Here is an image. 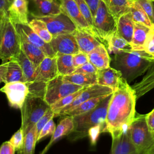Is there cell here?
<instances>
[{"label":"cell","instance_id":"obj_37","mask_svg":"<svg viewBox=\"0 0 154 154\" xmlns=\"http://www.w3.org/2000/svg\"><path fill=\"white\" fill-rule=\"evenodd\" d=\"M83 88H82L79 90H78L72 94H70L69 95H67V96L64 97L63 98L61 99L60 100H59L58 101H57V102L54 103L53 105H51V109L54 112V117H57L58 116L60 111L63 108H64V107H66L67 105H69V104H70L75 100V99L77 97V96L81 93V91H82Z\"/></svg>","mask_w":154,"mask_h":154},{"label":"cell","instance_id":"obj_41","mask_svg":"<svg viewBox=\"0 0 154 154\" xmlns=\"http://www.w3.org/2000/svg\"><path fill=\"white\" fill-rule=\"evenodd\" d=\"M56 128V125L53 120V119H51L42 128L40 133L39 134L37 138V142L42 138L50 136L54 134Z\"/></svg>","mask_w":154,"mask_h":154},{"label":"cell","instance_id":"obj_51","mask_svg":"<svg viewBox=\"0 0 154 154\" xmlns=\"http://www.w3.org/2000/svg\"><path fill=\"white\" fill-rule=\"evenodd\" d=\"M5 16H6L4 13H3L2 12L0 11V24H1V22H2V19H4V17Z\"/></svg>","mask_w":154,"mask_h":154},{"label":"cell","instance_id":"obj_8","mask_svg":"<svg viewBox=\"0 0 154 154\" xmlns=\"http://www.w3.org/2000/svg\"><path fill=\"white\" fill-rule=\"evenodd\" d=\"M83 87H84L66 81L63 79V76L58 75L47 82L44 100L51 106L64 97L78 91Z\"/></svg>","mask_w":154,"mask_h":154},{"label":"cell","instance_id":"obj_55","mask_svg":"<svg viewBox=\"0 0 154 154\" xmlns=\"http://www.w3.org/2000/svg\"><path fill=\"white\" fill-rule=\"evenodd\" d=\"M152 1H154V0H152Z\"/></svg>","mask_w":154,"mask_h":154},{"label":"cell","instance_id":"obj_5","mask_svg":"<svg viewBox=\"0 0 154 154\" xmlns=\"http://www.w3.org/2000/svg\"><path fill=\"white\" fill-rule=\"evenodd\" d=\"M51 108L43 98L27 96L21 111V127L25 135L37 123L44 114Z\"/></svg>","mask_w":154,"mask_h":154},{"label":"cell","instance_id":"obj_18","mask_svg":"<svg viewBox=\"0 0 154 154\" xmlns=\"http://www.w3.org/2000/svg\"><path fill=\"white\" fill-rule=\"evenodd\" d=\"M97 77V84L109 87L114 91L125 81L120 72L110 66L98 69Z\"/></svg>","mask_w":154,"mask_h":154},{"label":"cell","instance_id":"obj_22","mask_svg":"<svg viewBox=\"0 0 154 154\" xmlns=\"http://www.w3.org/2000/svg\"><path fill=\"white\" fill-rule=\"evenodd\" d=\"M63 117L56 126L55 130L52 135L49 143L46 146L41 154H45L51 145L57 140L64 136H67L73 131L74 129V124L72 117L68 116H64Z\"/></svg>","mask_w":154,"mask_h":154},{"label":"cell","instance_id":"obj_29","mask_svg":"<svg viewBox=\"0 0 154 154\" xmlns=\"http://www.w3.org/2000/svg\"><path fill=\"white\" fill-rule=\"evenodd\" d=\"M134 23V32L130 45L132 51H144V44L150 29L140 23Z\"/></svg>","mask_w":154,"mask_h":154},{"label":"cell","instance_id":"obj_42","mask_svg":"<svg viewBox=\"0 0 154 154\" xmlns=\"http://www.w3.org/2000/svg\"><path fill=\"white\" fill-rule=\"evenodd\" d=\"M144 51L154 57V29H150L144 44Z\"/></svg>","mask_w":154,"mask_h":154},{"label":"cell","instance_id":"obj_16","mask_svg":"<svg viewBox=\"0 0 154 154\" xmlns=\"http://www.w3.org/2000/svg\"><path fill=\"white\" fill-rule=\"evenodd\" d=\"M0 76L4 84L13 82H25L21 67L15 59H11L0 64Z\"/></svg>","mask_w":154,"mask_h":154},{"label":"cell","instance_id":"obj_52","mask_svg":"<svg viewBox=\"0 0 154 154\" xmlns=\"http://www.w3.org/2000/svg\"><path fill=\"white\" fill-rule=\"evenodd\" d=\"M152 23L154 25V1H153V20H152Z\"/></svg>","mask_w":154,"mask_h":154},{"label":"cell","instance_id":"obj_49","mask_svg":"<svg viewBox=\"0 0 154 154\" xmlns=\"http://www.w3.org/2000/svg\"><path fill=\"white\" fill-rule=\"evenodd\" d=\"M10 4L7 0H0V11L8 16V8Z\"/></svg>","mask_w":154,"mask_h":154},{"label":"cell","instance_id":"obj_56","mask_svg":"<svg viewBox=\"0 0 154 154\" xmlns=\"http://www.w3.org/2000/svg\"><path fill=\"white\" fill-rule=\"evenodd\" d=\"M153 135H154V133H153Z\"/></svg>","mask_w":154,"mask_h":154},{"label":"cell","instance_id":"obj_23","mask_svg":"<svg viewBox=\"0 0 154 154\" xmlns=\"http://www.w3.org/2000/svg\"><path fill=\"white\" fill-rule=\"evenodd\" d=\"M89 62L97 69L109 67L111 59L105 45L103 43L96 47L87 54Z\"/></svg>","mask_w":154,"mask_h":154},{"label":"cell","instance_id":"obj_47","mask_svg":"<svg viewBox=\"0 0 154 154\" xmlns=\"http://www.w3.org/2000/svg\"><path fill=\"white\" fill-rule=\"evenodd\" d=\"M146 120L149 127L150 131L153 134L154 133V109L150 111L149 113L146 114Z\"/></svg>","mask_w":154,"mask_h":154},{"label":"cell","instance_id":"obj_39","mask_svg":"<svg viewBox=\"0 0 154 154\" xmlns=\"http://www.w3.org/2000/svg\"><path fill=\"white\" fill-rule=\"evenodd\" d=\"M24 137L23 131L21 128L17 130L11 137L9 141L14 147L16 150L19 152L22 149L23 144Z\"/></svg>","mask_w":154,"mask_h":154},{"label":"cell","instance_id":"obj_53","mask_svg":"<svg viewBox=\"0 0 154 154\" xmlns=\"http://www.w3.org/2000/svg\"><path fill=\"white\" fill-rule=\"evenodd\" d=\"M7 1H8L10 3V4H11V2L13 1V0H7Z\"/></svg>","mask_w":154,"mask_h":154},{"label":"cell","instance_id":"obj_15","mask_svg":"<svg viewBox=\"0 0 154 154\" xmlns=\"http://www.w3.org/2000/svg\"><path fill=\"white\" fill-rule=\"evenodd\" d=\"M32 10L30 14L34 18L42 17L61 13L59 0H30Z\"/></svg>","mask_w":154,"mask_h":154},{"label":"cell","instance_id":"obj_50","mask_svg":"<svg viewBox=\"0 0 154 154\" xmlns=\"http://www.w3.org/2000/svg\"><path fill=\"white\" fill-rule=\"evenodd\" d=\"M144 154H154V146L147 152H146Z\"/></svg>","mask_w":154,"mask_h":154},{"label":"cell","instance_id":"obj_7","mask_svg":"<svg viewBox=\"0 0 154 154\" xmlns=\"http://www.w3.org/2000/svg\"><path fill=\"white\" fill-rule=\"evenodd\" d=\"M92 31L105 45L109 37L117 31V20L102 0L93 17Z\"/></svg>","mask_w":154,"mask_h":154},{"label":"cell","instance_id":"obj_24","mask_svg":"<svg viewBox=\"0 0 154 154\" xmlns=\"http://www.w3.org/2000/svg\"><path fill=\"white\" fill-rule=\"evenodd\" d=\"M22 29L27 38L34 45L40 48L45 54L46 57H54L56 55L52 50L49 43L45 42L41 37H40L28 25V24L22 25L17 24Z\"/></svg>","mask_w":154,"mask_h":154},{"label":"cell","instance_id":"obj_46","mask_svg":"<svg viewBox=\"0 0 154 154\" xmlns=\"http://www.w3.org/2000/svg\"><path fill=\"white\" fill-rule=\"evenodd\" d=\"M16 149L10 141L4 142L0 146V154H14Z\"/></svg>","mask_w":154,"mask_h":154},{"label":"cell","instance_id":"obj_10","mask_svg":"<svg viewBox=\"0 0 154 154\" xmlns=\"http://www.w3.org/2000/svg\"><path fill=\"white\" fill-rule=\"evenodd\" d=\"M113 91L114 90L111 88L100 85L97 84L85 87L70 104L64 107L60 111L58 116H66L70 111L75 109L77 106L82 102L97 96L111 94L113 93Z\"/></svg>","mask_w":154,"mask_h":154},{"label":"cell","instance_id":"obj_25","mask_svg":"<svg viewBox=\"0 0 154 154\" xmlns=\"http://www.w3.org/2000/svg\"><path fill=\"white\" fill-rule=\"evenodd\" d=\"M105 46L108 53L114 54L132 51L129 43L120 35L117 31L106 40Z\"/></svg>","mask_w":154,"mask_h":154},{"label":"cell","instance_id":"obj_44","mask_svg":"<svg viewBox=\"0 0 154 154\" xmlns=\"http://www.w3.org/2000/svg\"><path fill=\"white\" fill-rule=\"evenodd\" d=\"M98 69L90 62H87L77 68L73 73H81L88 75H97Z\"/></svg>","mask_w":154,"mask_h":154},{"label":"cell","instance_id":"obj_28","mask_svg":"<svg viewBox=\"0 0 154 154\" xmlns=\"http://www.w3.org/2000/svg\"><path fill=\"white\" fill-rule=\"evenodd\" d=\"M129 13L134 22L140 23L150 29H154L153 23L136 0L132 1L129 7Z\"/></svg>","mask_w":154,"mask_h":154},{"label":"cell","instance_id":"obj_12","mask_svg":"<svg viewBox=\"0 0 154 154\" xmlns=\"http://www.w3.org/2000/svg\"><path fill=\"white\" fill-rule=\"evenodd\" d=\"M55 55H74L79 52L73 33L58 35L52 37L49 43Z\"/></svg>","mask_w":154,"mask_h":154},{"label":"cell","instance_id":"obj_17","mask_svg":"<svg viewBox=\"0 0 154 154\" xmlns=\"http://www.w3.org/2000/svg\"><path fill=\"white\" fill-rule=\"evenodd\" d=\"M59 1L60 2L61 12L67 15L77 27L90 30L93 32L92 29L83 17L75 0Z\"/></svg>","mask_w":154,"mask_h":154},{"label":"cell","instance_id":"obj_3","mask_svg":"<svg viewBox=\"0 0 154 154\" xmlns=\"http://www.w3.org/2000/svg\"><path fill=\"white\" fill-rule=\"evenodd\" d=\"M154 64V57L144 51H131L114 54L113 68L120 72L128 83L141 76Z\"/></svg>","mask_w":154,"mask_h":154},{"label":"cell","instance_id":"obj_13","mask_svg":"<svg viewBox=\"0 0 154 154\" xmlns=\"http://www.w3.org/2000/svg\"><path fill=\"white\" fill-rule=\"evenodd\" d=\"M14 25L20 38L21 49L36 69L46 56L40 48L32 43L27 38L25 33L17 24Z\"/></svg>","mask_w":154,"mask_h":154},{"label":"cell","instance_id":"obj_48","mask_svg":"<svg viewBox=\"0 0 154 154\" xmlns=\"http://www.w3.org/2000/svg\"><path fill=\"white\" fill-rule=\"evenodd\" d=\"M84 1L87 3V4L88 5L91 11L93 17H94L97 11V9L99 7V4L100 0H84Z\"/></svg>","mask_w":154,"mask_h":154},{"label":"cell","instance_id":"obj_45","mask_svg":"<svg viewBox=\"0 0 154 154\" xmlns=\"http://www.w3.org/2000/svg\"><path fill=\"white\" fill-rule=\"evenodd\" d=\"M146 13L150 20H153V1L152 0H136Z\"/></svg>","mask_w":154,"mask_h":154},{"label":"cell","instance_id":"obj_30","mask_svg":"<svg viewBox=\"0 0 154 154\" xmlns=\"http://www.w3.org/2000/svg\"><path fill=\"white\" fill-rule=\"evenodd\" d=\"M109 12L117 20L123 14L129 12V7L132 0H102Z\"/></svg>","mask_w":154,"mask_h":154},{"label":"cell","instance_id":"obj_35","mask_svg":"<svg viewBox=\"0 0 154 154\" xmlns=\"http://www.w3.org/2000/svg\"><path fill=\"white\" fill-rule=\"evenodd\" d=\"M28 25L45 42L48 43H49L51 42L53 37L49 31L45 23L42 20L37 18H34L29 21Z\"/></svg>","mask_w":154,"mask_h":154},{"label":"cell","instance_id":"obj_34","mask_svg":"<svg viewBox=\"0 0 154 154\" xmlns=\"http://www.w3.org/2000/svg\"><path fill=\"white\" fill-rule=\"evenodd\" d=\"M108 95H102L100 96H97L96 97L91 98L89 100H87L78 106H77L75 109L70 111L66 116H70L71 117L87 112L93 109H94L95 107H96L100 102L103 100L106 97H107Z\"/></svg>","mask_w":154,"mask_h":154},{"label":"cell","instance_id":"obj_54","mask_svg":"<svg viewBox=\"0 0 154 154\" xmlns=\"http://www.w3.org/2000/svg\"><path fill=\"white\" fill-rule=\"evenodd\" d=\"M2 82V80L1 78V76H0V83H1V82Z\"/></svg>","mask_w":154,"mask_h":154},{"label":"cell","instance_id":"obj_38","mask_svg":"<svg viewBox=\"0 0 154 154\" xmlns=\"http://www.w3.org/2000/svg\"><path fill=\"white\" fill-rule=\"evenodd\" d=\"M75 1L77 4L78 8L83 17L85 19V20L88 23V25L92 29L93 17L88 5L87 4V3L84 0H75Z\"/></svg>","mask_w":154,"mask_h":154},{"label":"cell","instance_id":"obj_33","mask_svg":"<svg viewBox=\"0 0 154 154\" xmlns=\"http://www.w3.org/2000/svg\"><path fill=\"white\" fill-rule=\"evenodd\" d=\"M58 73L60 76L72 74L76 70L73 64V55H56Z\"/></svg>","mask_w":154,"mask_h":154},{"label":"cell","instance_id":"obj_1","mask_svg":"<svg viewBox=\"0 0 154 154\" xmlns=\"http://www.w3.org/2000/svg\"><path fill=\"white\" fill-rule=\"evenodd\" d=\"M136 100L135 91L125 81L112 93L103 132L114 138L126 132L135 117Z\"/></svg>","mask_w":154,"mask_h":154},{"label":"cell","instance_id":"obj_6","mask_svg":"<svg viewBox=\"0 0 154 154\" xmlns=\"http://www.w3.org/2000/svg\"><path fill=\"white\" fill-rule=\"evenodd\" d=\"M146 114H138L127 129L126 133L134 146L140 152H146L154 146V135L147 126Z\"/></svg>","mask_w":154,"mask_h":154},{"label":"cell","instance_id":"obj_2","mask_svg":"<svg viewBox=\"0 0 154 154\" xmlns=\"http://www.w3.org/2000/svg\"><path fill=\"white\" fill-rule=\"evenodd\" d=\"M112 94L108 95L92 110L73 117L74 124L73 131L67 135L72 141L77 140L87 136L94 144L100 134L103 132L107 109Z\"/></svg>","mask_w":154,"mask_h":154},{"label":"cell","instance_id":"obj_21","mask_svg":"<svg viewBox=\"0 0 154 154\" xmlns=\"http://www.w3.org/2000/svg\"><path fill=\"white\" fill-rule=\"evenodd\" d=\"M139 151L132 143L126 132L117 137L112 138V145L109 154H144Z\"/></svg>","mask_w":154,"mask_h":154},{"label":"cell","instance_id":"obj_36","mask_svg":"<svg viewBox=\"0 0 154 154\" xmlns=\"http://www.w3.org/2000/svg\"><path fill=\"white\" fill-rule=\"evenodd\" d=\"M37 142V134L35 125L25 135L23 144L19 154H34L35 144Z\"/></svg>","mask_w":154,"mask_h":154},{"label":"cell","instance_id":"obj_26","mask_svg":"<svg viewBox=\"0 0 154 154\" xmlns=\"http://www.w3.org/2000/svg\"><path fill=\"white\" fill-rule=\"evenodd\" d=\"M131 87L135 91L137 99L154 88V64L149 69L143 79Z\"/></svg>","mask_w":154,"mask_h":154},{"label":"cell","instance_id":"obj_40","mask_svg":"<svg viewBox=\"0 0 154 154\" xmlns=\"http://www.w3.org/2000/svg\"><path fill=\"white\" fill-rule=\"evenodd\" d=\"M54 117V112L50 108L48 109L44 115L38 120V121L35 124V127L37 129V138L40 133L42 128L45 126V125L52 119Z\"/></svg>","mask_w":154,"mask_h":154},{"label":"cell","instance_id":"obj_11","mask_svg":"<svg viewBox=\"0 0 154 154\" xmlns=\"http://www.w3.org/2000/svg\"><path fill=\"white\" fill-rule=\"evenodd\" d=\"M5 93L10 106L20 109L28 94L29 90L25 82L17 81L5 84L0 88Z\"/></svg>","mask_w":154,"mask_h":154},{"label":"cell","instance_id":"obj_31","mask_svg":"<svg viewBox=\"0 0 154 154\" xmlns=\"http://www.w3.org/2000/svg\"><path fill=\"white\" fill-rule=\"evenodd\" d=\"M20 65L23 72L25 82L26 84L34 81L35 67L32 63L28 59L23 52L21 50L19 55L15 58Z\"/></svg>","mask_w":154,"mask_h":154},{"label":"cell","instance_id":"obj_27","mask_svg":"<svg viewBox=\"0 0 154 154\" xmlns=\"http://www.w3.org/2000/svg\"><path fill=\"white\" fill-rule=\"evenodd\" d=\"M134 25L129 12L123 14L117 20V32L129 43L133 35Z\"/></svg>","mask_w":154,"mask_h":154},{"label":"cell","instance_id":"obj_14","mask_svg":"<svg viewBox=\"0 0 154 154\" xmlns=\"http://www.w3.org/2000/svg\"><path fill=\"white\" fill-rule=\"evenodd\" d=\"M58 76L56 57H46L35 70L34 81L47 83Z\"/></svg>","mask_w":154,"mask_h":154},{"label":"cell","instance_id":"obj_20","mask_svg":"<svg viewBox=\"0 0 154 154\" xmlns=\"http://www.w3.org/2000/svg\"><path fill=\"white\" fill-rule=\"evenodd\" d=\"M28 1L13 0L8 8V17L11 21L16 24H28Z\"/></svg>","mask_w":154,"mask_h":154},{"label":"cell","instance_id":"obj_19","mask_svg":"<svg viewBox=\"0 0 154 154\" xmlns=\"http://www.w3.org/2000/svg\"><path fill=\"white\" fill-rule=\"evenodd\" d=\"M79 51L87 54L102 43L90 31L77 27L73 32Z\"/></svg>","mask_w":154,"mask_h":154},{"label":"cell","instance_id":"obj_32","mask_svg":"<svg viewBox=\"0 0 154 154\" xmlns=\"http://www.w3.org/2000/svg\"><path fill=\"white\" fill-rule=\"evenodd\" d=\"M63 78L66 81L82 87H88L97 84V75L73 73L69 75L63 76Z\"/></svg>","mask_w":154,"mask_h":154},{"label":"cell","instance_id":"obj_9","mask_svg":"<svg viewBox=\"0 0 154 154\" xmlns=\"http://www.w3.org/2000/svg\"><path fill=\"white\" fill-rule=\"evenodd\" d=\"M37 19L45 23L52 37L61 34L73 33L77 28V26L72 20L62 12Z\"/></svg>","mask_w":154,"mask_h":154},{"label":"cell","instance_id":"obj_43","mask_svg":"<svg viewBox=\"0 0 154 154\" xmlns=\"http://www.w3.org/2000/svg\"><path fill=\"white\" fill-rule=\"evenodd\" d=\"M88 61V55L84 52L79 51L73 55V64L76 69Z\"/></svg>","mask_w":154,"mask_h":154},{"label":"cell","instance_id":"obj_4","mask_svg":"<svg viewBox=\"0 0 154 154\" xmlns=\"http://www.w3.org/2000/svg\"><path fill=\"white\" fill-rule=\"evenodd\" d=\"M20 38L15 25L5 16L0 24V59L5 62L15 59L21 51Z\"/></svg>","mask_w":154,"mask_h":154}]
</instances>
